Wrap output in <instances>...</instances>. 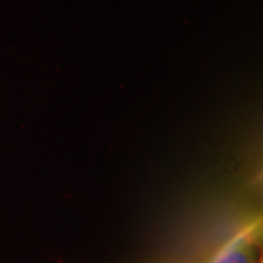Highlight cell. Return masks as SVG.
<instances>
[{
    "label": "cell",
    "mask_w": 263,
    "mask_h": 263,
    "mask_svg": "<svg viewBox=\"0 0 263 263\" xmlns=\"http://www.w3.org/2000/svg\"><path fill=\"white\" fill-rule=\"evenodd\" d=\"M259 241L260 224L253 222L222 246L209 263H257Z\"/></svg>",
    "instance_id": "1"
}]
</instances>
